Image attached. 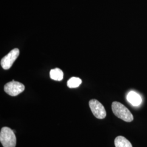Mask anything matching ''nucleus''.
<instances>
[{
  "label": "nucleus",
  "mask_w": 147,
  "mask_h": 147,
  "mask_svg": "<svg viewBox=\"0 0 147 147\" xmlns=\"http://www.w3.org/2000/svg\"><path fill=\"white\" fill-rule=\"evenodd\" d=\"M112 110L114 115L118 118L126 122H131L134 116L131 112L124 105L118 101H114L112 104Z\"/></svg>",
  "instance_id": "1"
},
{
  "label": "nucleus",
  "mask_w": 147,
  "mask_h": 147,
  "mask_svg": "<svg viewBox=\"0 0 147 147\" xmlns=\"http://www.w3.org/2000/svg\"><path fill=\"white\" fill-rule=\"evenodd\" d=\"M0 141L3 147H16V144L15 132L8 127H3L0 132Z\"/></svg>",
  "instance_id": "2"
},
{
  "label": "nucleus",
  "mask_w": 147,
  "mask_h": 147,
  "mask_svg": "<svg viewBox=\"0 0 147 147\" xmlns=\"http://www.w3.org/2000/svg\"><path fill=\"white\" fill-rule=\"evenodd\" d=\"M25 86L19 82L15 81L14 80L5 85L4 90L7 94L12 96H17L25 90Z\"/></svg>",
  "instance_id": "3"
},
{
  "label": "nucleus",
  "mask_w": 147,
  "mask_h": 147,
  "mask_svg": "<svg viewBox=\"0 0 147 147\" xmlns=\"http://www.w3.org/2000/svg\"><path fill=\"white\" fill-rule=\"evenodd\" d=\"M89 107L93 115L98 119H104L106 116V112L104 106L98 100L92 99L89 102Z\"/></svg>",
  "instance_id": "4"
},
{
  "label": "nucleus",
  "mask_w": 147,
  "mask_h": 147,
  "mask_svg": "<svg viewBox=\"0 0 147 147\" xmlns=\"http://www.w3.org/2000/svg\"><path fill=\"white\" fill-rule=\"evenodd\" d=\"M19 54L20 51L18 48H15L11 50V52L2 58L1 61V65L2 68L5 70L11 68Z\"/></svg>",
  "instance_id": "5"
},
{
  "label": "nucleus",
  "mask_w": 147,
  "mask_h": 147,
  "mask_svg": "<svg viewBox=\"0 0 147 147\" xmlns=\"http://www.w3.org/2000/svg\"><path fill=\"white\" fill-rule=\"evenodd\" d=\"M127 101L133 106H138L142 102L141 96L134 91H130L126 96Z\"/></svg>",
  "instance_id": "6"
},
{
  "label": "nucleus",
  "mask_w": 147,
  "mask_h": 147,
  "mask_svg": "<svg viewBox=\"0 0 147 147\" xmlns=\"http://www.w3.org/2000/svg\"><path fill=\"white\" fill-rule=\"evenodd\" d=\"M116 147H132L131 143L125 137L119 136L117 137L115 140Z\"/></svg>",
  "instance_id": "7"
},
{
  "label": "nucleus",
  "mask_w": 147,
  "mask_h": 147,
  "mask_svg": "<svg viewBox=\"0 0 147 147\" xmlns=\"http://www.w3.org/2000/svg\"><path fill=\"white\" fill-rule=\"evenodd\" d=\"M50 78L55 81H60L63 79L64 74L60 69L55 68L51 69L50 71Z\"/></svg>",
  "instance_id": "8"
},
{
  "label": "nucleus",
  "mask_w": 147,
  "mask_h": 147,
  "mask_svg": "<svg viewBox=\"0 0 147 147\" xmlns=\"http://www.w3.org/2000/svg\"><path fill=\"white\" fill-rule=\"evenodd\" d=\"M82 84L81 79L76 77H73L69 80L67 82V86L70 88H75L78 87Z\"/></svg>",
  "instance_id": "9"
}]
</instances>
